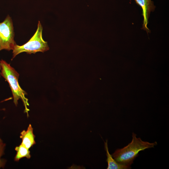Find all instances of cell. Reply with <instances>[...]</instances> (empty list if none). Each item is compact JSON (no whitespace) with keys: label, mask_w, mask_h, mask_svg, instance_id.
I'll list each match as a JSON object with an SVG mask.
<instances>
[{"label":"cell","mask_w":169,"mask_h":169,"mask_svg":"<svg viewBox=\"0 0 169 169\" xmlns=\"http://www.w3.org/2000/svg\"><path fill=\"white\" fill-rule=\"evenodd\" d=\"M132 136L131 142L122 148L116 149L111 155L117 163L129 166L138 156L140 151L153 148L157 144L156 141L150 143L142 141L140 138H137L134 132L132 133Z\"/></svg>","instance_id":"cell-1"},{"label":"cell","mask_w":169,"mask_h":169,"mask_svg":"<svg viewBox=\"0 0 169 169\" xmlns=\"http://www.w3.org/2000/svg\"><path fill=\"white\" fill-rule=\"evenodd\" d=\"M0 64L1 67V74L9 85L14 104L17 105L18 100L21 99L25 107V112L28 114L29 110L27 106L29 104L28 99L25 96V95L27 94L21 88L19 84L18 79L19 74L5 61L1 60L0 61Z\"/></svg>","instance_id":"cell-2"},{"label":"cell","mask_w":169,"mask_h":169,"mask_svg":"<svg viewBox=\"0 0 169 169\" xmlns=\"http://www.w3.org/2000/svg\"><path fill=\"white\" fill-rule=\"evenodd\" d=\"M43 27L38 21L37 30L27 43L19 46L16 44L13 49L12 59L20 53L25 52L27 54H35L40 52L44 53L49 49L47 42L44 41L42 38Z\"/></svg>","instance_id":"cell-3"},{"label":"cell","mask_w":169,"mask_h":169,"mask_svg":"<svg viewBox=\"0 0 169 169\" xmlns=\"http://www.w3.org/2000/svg\"><path fill=\"white\" fill-rule=\"evenodd\" d=\"M14 33L12 20L8 16L0 23V51L13 50L16 44L14 40Z\"/></svg>","instance_id":"cell-4"},{"label":"cell","mask_w":169,"mask_h":169,"mask_svg":"<svg viewBox=\"0 0 169 169\" xmlns=\"http://www.w3.org/2000/svg\"><path fill=\"white\" fill-rule=\"evenodd\" d=\"M136 3L141 6L142 10L143 21L142 28L147 32L149 30L147 27L150 14L155 8L153 3L151 0H135Z\"/></svg>","instance_id":"cell-5"},{"label":"cell","mask_w":169,"mask_h":169,"mask_svg":"<svg viewBox=\"0 0 169 169\" xmlns=\"http://www.w3.org/2000/svg\"><path fill=\"white\" fill-rule=\"evenodd\" d=\"M20 138L22 140L21 144L29 149L35 144V136L31 124L29 125L26 131L24 130L21 132Z\"/></svg>","instance_id":"cell-6"},{"label":"cell","mask_w":169,"mask_h":169,"mask_svg":"<svg viewBox=\"0 0 169 169\" xmlns=\"http://www.w3.org/2000/svg\"><path fill=\"white\" fill-rule=\"evenodd\" d=\"M104 147L106 152V161L108 163L107 169H129L131 168V166L121 165L117 163L113 158L109 151L107 140H106V141L104 142Z\"/></svg>","instance_id":"cell-7"},{"label":"cell","mask_w":169,"mask_h":169,"mask_svg":"<svg viewBox=\"0 0 169 169\" xmlns=\"http://www.w3.org/2000/svg\"><path fill=\"white\" fill-rule=\"evenodd\" d=\"M15 150L17 153L14 158V160L16 161H19L23 157H26L29 159L31 157L29 149L26 148L23 145L21 144L18 146H16Z\"/></svg>","instance_id":"cell-8"},{"label":"cell","mask_w":169,"mask_h":169,"mask_svg":"<svg viewBox=\"0 0 169 169\" xmlns=\"http://www.w3.org/2000/svg\"><path fill=\"white\" fill-rule=\"evenodd\" d=\"M5 146V144L2 142H0V158L3 153Z\"/></svg>","instance_id":"cell-9"},{"label":"cell","mask_w":169,"mask_h":169,"mask_svg":"<svg viewBox=\"0 0 169 169\" xmlns=\"http://www.w3.org/2000/svg\"><path fill=\"white\" fill-rule=\"evenodd\" d=\"M1 67L0 64V70H1ZM0 75H1V73L0 72Z\"/></svg>","instance_id":"cell-10"},{"label":"cell","mask_w":169,"mask_h":169,"mask_svg":"<svg viewBox=\"0 0 169 169\" xmlns=\"http://www.w3.org/2000/svg\"><path fill=\"white\" fill-rule=\"evenodd\" d=\"M2 142V141L1 139L0 138V142Z\"/></svg>","instance_id":"cell-11"}]
</instances>
